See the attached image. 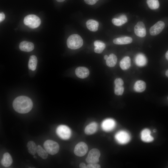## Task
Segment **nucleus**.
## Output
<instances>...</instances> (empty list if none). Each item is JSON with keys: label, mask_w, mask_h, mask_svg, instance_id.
I'll use <instances>...</instances> for the list:
<instances>
[{"label": "nucleus", "mask_w": 168, "mask_h": 168, "mask_svg": "<svg viewBox=\"0 0 168 168\" xmlns=\"http://www.w3.org/2000/svg\"><path fill=\"white\" fill-rule=\"evenodd\" d=\"M13 106L17 112L21 114H25L31 110L33 107V103L29 97L21 96L15 99L13 102Z\"/></svg>", "instance_id": "f257e3e1"}, {"label": "nucleus", "mask_w": 168, "mask_h": 168, "mask_svg": "<svg viewBox=\"0 0 168 168\" xmlns=\"http://www.w3.org/2000/svg\"><path fill=\"white\" fill-rule=\"evenodd\" d=\"M68 48L72 49H78L81 47L83 44V40L81 37L76 34L70 35L67 41Z\"/></svg>", "instance_id": "f03ea898"}, {"label": "nucleus", "mask_w": 168, "mask_h": 168, "mask_svg": "<svg viewBox=\"0 0 168 168\" xmlns=\"http://www.w3.org/2000/svg\"><path fill=\"white\" fill-rule=\"evenodd\" d=\"M24 24L32 29L38 27L41 24L40 18L34 14H30L26 16L24 19Z\"/></svg>", "instance_id": "7ed1b4c3"}, {"label": "nucleus", "mask_w": 168, "mask_h": 168, "mask_svg": "<svg viewBox=\"0 0 168 168\" xmlns=\"http://www.w3.org/2000/svg\"><path fill=\"white\" fill-rule=\"evenodd\" d=\"M44 146L48 153L51 155H54L57 153L59 149L58 143L50 140L46 141L44 143Z\"/></svg>", "instance_id": "20e7f679"}, {"label": "nucleus", "mask_w": 168, "mask_h": 168, "mask_svg": "<svg viewBox=\"0 0 168 168\" xmlns=\"http://www.w3.org/2000/svg\"><path fill=\"white\" fill-rule=\"evenodd\" d=\"M56 133L58 136L61 139L67 140L71 136V132L70 128L65 125H61L57 128Z\"/></svg>", "instance_id": "39448f33"}, {"label": "nucleus", "mask_w": 168, "mask_h": 168, "mask_svg": "<svg viewBox=\"0 0 168 168\" xmlns=\"http://www.w3.org/2000/svg\"><path fill=\"white\" fill-rule=\"evenodd\" d=\"M115 138L118 143L124 144L129 141L131 136L127 132L124 130H120L116 133L115 135Z\"/></svg>", "instance_id": "423d86ee"}, {"label": "nucleus", "mask_w": 168, "mask_h": 168, "mask_svg": "<svg viewBox=\"0 0 168 168\" xmlns=\"http://www.w3.org/2000/svg\"><path fill=\"white\" fill-rule=\"evenodd\" d=\"M100 155V151L98 149H92L89 151L86 161L88 164L97 163L99 161Z\"/></svg>", "instance_id": "0eeeda50"}, {"label": "nucleus", "mask_w": 168, "mask_h": 168, "mask_svg": "<svg viewBox=\"0 0 168 168\" xmlns=\"http://www.w3.org/2000/svg\"><path fill=\"white\" fill-rule=\"evenodd\" d=\"M88 146L84 142H81L78 143L75 146L74 152L75 154L78 156H82L87 153Z\"/></svg>", "instance_id": "6e6552de"}, {"label": "nucleus", "mask_w": 168, "mask_h": 168, "mask_svg": "<svg viewBox=\"0 0 168 168\" xmlns=\"http://www.w3.org/2000/svg\"><path fill=\"white\" fill-rule=\"evenodd\" d=\"M165 26V23L163 21H158L150 28L149 32L150 35L152 36L158 35L162 30Z\"/></svg>", "instance_id": "1a4fd4ad"}, {"label": "nucleus", "mask_w": 168, "mask_h": 168, "mask_svg": "<svg viewBox=\"0 0 168 168\" xmlns=\"http://www.w3.org/2000/svg\"><path fill=\"white\" fill-rule=\"evenodd\" d=\"M135 34L137 36L142 38L146 35V31L145 25L142 21L138 22L134 27Z\"/></svg>", "instance_id": "9d476101"}, {"label": "nucleus", "mask_w": 168, "mask_h": 168, "mask_svg": "<svg viewBox=\"0 0 168 168\" xmlns=\"http://www.w3.org/2000/svg\"><path fill=\"white\" fill-rule=\"evenodd\" d=\"M101 127L105 131L109 132L113 130L116 126L115 121L112 119L104 120L101 124Z\"/></svg>", "instance_id": "9b49d317"}, {"label": "nucleus", "mask_w": 168, "mask_h": 168, "mask_svg": "<svg viewBox=\"0 0 168 168\" xmlns=\"http://www.w3.org/2000/svg\"><path fill=\"white\" fill-rule=\"evenodd\" d=\"M75 72L77 76L82 79L87 77L89 74L88 69L85 67H78L76 69Z\"/></svg>", "instance_id": "f8f14e48"}, {"label": "nucleus", "mask_w": 168, "mask_h": 168, "mask_svg": "<svg viewBox=\"0 0 168 168\" xmlns=\"http://www.w3.org/2000/svg\"><path fill=\"white\" fill-rule=\"evenodd\" d=\"M20 49L22 51L29 52L34 49V44L31 42L24 41L20 43L19 45Z\"/></svg>", "instance_id": "ddd939ff"}, {"label": "nucleus", "mask_w": 168, "mask_h": 168, "mask_svg": "<svg viewBox=\"0 0 168 168\" xmlns=\"http://www.w3.org/2000/svg\"><path fill=\"white\" fill-rule=\"evenodd\" d=\"M151 132L148 129L146 128L143 130L141 133L142 140L145 142H150L153 141L154 138L151 135Z\"/></svg>", "instance_id": "4468645a"}, {"label": "nucleus", "mask_w": 168, "mask_h": 168, "mask_svg": "<svg viewBox=\"0 0 168 168\" xmlns=\"http://www.w3.org/2000/svg\"><path fill=\"white\" fill-rule=\"evenodd\" d=\"M131 37L128 36H124L115 38L113 40L114 44H130L132 42Z\"/></svg>", "instance_id": "2eb2a0df"}, {"label": "nucleus", "mask_w": 168, "mask_h": 168, "mask_svg": "<svg viewBox=\"0 0 168 168\" xmlns=\"http://www.w3.org/2000/svg\"><path fill=\"white\" fill-rule=\"evenodd\" d=\"M135 61L138 66L142 67L147 63V59L145 56L142 54L139 53L135 57Z\"/></svg>", "instance_id": "dca6fc26"}, {"label": "nucleus", "mask_w": 168, "mask_h": 168, "mask_svg": "<svg viewBox=\"0 0 168 168\" xmlns=\"http://www.w3.org/2000/svg\"><path fill=\"white\" fill-rule=\"evenodd\" d=\"M98 128V125L96 123L92 122L86 126L84 132L87 135L92 134L95 133Z\"/></svg>", "instance_id": "f3484780"}, {"label": "nucleus", "mask_w": 168, "mask_h": 168, "mask_svg": "<svg viewBox=\"0 0 168 168\" xmlns=\"http://www.w3.org/2000/svg\"><path fill=\"white\" fill-rule=\"evenodd\" d=\"M12 162V159L10 155L8 152L4 154L1 161L2 165L5 167H8L11 165Z\"/></svg>", "instance_id": "a211bd4d"}, {"label": "nucleus", "mask_w": 168, "mask_h": 168, "mask_svg": "<svg viewBox=\"0 0 168 168\" xmlns=\"http://www.w3.org/2000/svg\"><path fill=\"white\" fill-rule=\"evenodd\" d=\"M87 27L92 31H96L98 29L99 25L98 22L93 19L88 20L86 23Z\"/></svg>", "instance_id": "6ab92c4d"}, {"label": "nucleus", "mask_w": 168, "mask_h": 168, "mask_svg": "<svg viewBox=\"0 0 168 168\" xmlns=\"http://www.w3.org/2000/svg\"><path fill=\"white\" fill-rule=\"evenodd\" d=\"M131 65V59L128 56L124 57L120 61V66L121 68L123 70H126L128 69Z\"/></svg>", "instance_id": "aec40b11"}, {"label": "nucleus", "mask_w": 168, "mask_h": 168, "mask_svg": "<svg viewBox=\"0 0 168 168\" xmlns=\"http://www.w3.org/2000/svg\"><path fill=\"white\" fill-rule=\"evenodd\" d=\"M146 88L145 82L142 80L137 81L134 86V89L135 91L141 92L144 91Z\"/></svg>", "instance_id": "412c9836"}, {"label": "nucleus", "mask_w": 168, "mask_h": 168, "mask_svg": "<svg viewBox=\"0 0 168 168\" xmlns=\"http://www.w3.org/2000/svg\"><path fill=\"white\" fill-rule=\"evenodd\" d=\"M95 46L94 51L98 54L101 53L105 48V44L100 40H96L94 43Z\"/></svg>", "instance_id": "4be33fe9"}, {"label": "nucleus", "mask_w": 168, "mask_h": 168, "mask_svg": "<svg viewBox=\"0 0 168 168\" xmlns=\"http://www.w3.org/2000/svg\"><path fill=\"white\" fill-rule=\"evenodd\" d=\"M117 58L116 56L113 54H110L106 60L107 65L110 67H114L116 64Z\"/></svg>", "instance_id": "5701e85b"}, {"label": "nucleus", "mask_w": 168, "mask_h": 168, "mask_svg": "<svg viewBox=\"0 0 168 168\" xmlns=\"http://www.w3.org/2000/svg\"><path fill=\"white\" fill-rule=\"evenodd\" d=\"M37 63V59L36 56L33 55L31 56L28 62V68L32 71H34L36 69Z\"/></svg>", "instance_id": "b1692460"}, {"label": "nucleus", "mask_w": 168, "mask_h": 168, "mask_svg": "<svg viewBox=\"0 0 168 168\" xmlns=\"http://www.w3.org/2000/svg\"><path fill=\"white\" fill-rule=\"evenodd\" d=\"M29 152L32 155H35L37 151V146L33 141H29L27 145Z\"/></svg>", "instance_id": "393cba45"}, {"label": "nucleus", "mask_w": 168, "mask_h": 168, "mask_svg": "<svg viewBox=\"0 0 168 168\" xmlns=\"http://www.w3.org/2000/svg\"><path fill=\"white\" fill-rule=\"evenodd\" d=\"M37 152L38 155L44 159L47 158L48 156V153L40 145L37 146Z\"/></svg>", "instance_id": "a878e982"}, {"label": "nucleus", "mask_w": 168, "mask_h": 168, "mask_svg": "<svg viewBox=\"0 0 168 168\" xmlns=\"http://www.w3.org/2000/svg\"><path fill=\"white\" fill-rule=\"evenodd\" d=\"M147 2L148 7L152 9H156L159 7L158 0H147Z\"/></svg>", "instance_id": "bb28decb"}, {"label": "nucleus", "mask_w": 168, "mask_h": 168, "mask_svg": "<svg viewBox=\"0 0 168 168\" xmlns=\"http://www.w3.org/2000/svg\"><path fill=\"white\" fill-rule=\"evenodd\" d=\"M124 88L123 86H115L114 89V92L117 95H122L124 92Z\"/></svg>", "instance_id": "cd10ccee"}, {"label": "nucleus", "mask_w": 168, "mask_h": 168, "mask_svg": "<svg viewBox=\"0 0 168 168\" xmlns=\"http://www.w3.org/2000/svg\"><path fill=\"white\" fill-rule=\"evenodd\" d=\"M112 22L113 24L117 26H121L124 24L121 20L118 18L113 19Z\"/></svg>", "instance_id": "c85d7f7f"}, {"label": "nucleus", "mask_w": 168, "mask_h": 168, "mask_svg": "<svg viewBox=\"0 0 168 168\" xmlns=\"http://www.w3.org/2000/svg\"><path fill=\"white\" fill-rule=\"evenodd\" d=\"M115 86H123L124 84V82L123 80L120 78H116L114 82Z\"/></svg>", "instance_id": "c756f323"}, {"label": "nucleus", "mask_w": 168, "mask_h": 168, "mask_svg": "<svg viewBox=\"0 0 168 168\" xmlns=\"http://www.w3.org/2000/svg\"><path fill=\"white\" fill-rule=\"evenodd\" d=\"M86 168H100V166L97 163L88 164L86 166Z\"/></svg>", "instance_id": "7c9ffc66"}, {"label": "nucleus", "mask_w": 168, "mask_h": 168, "mask_svg": "<svg viewBox=\"0 0 168 168\" xmlns=\"http://www.w3.org/2000/svg\"><path fill=\"white\" fill-rule=\"evenodd\" d=\"M118 18L121 20L124 24L126 23L128 21L127 18L125 15H120L119 17Z\"/></svg>", "instance_id": "2f4dec72"}, {"label": "nucleus", "mask_w": 168, "mask_h": 168, "mask_svg": "<svg viewBox=\"0 0 168 168\" xmlns=\"http://www.w3.org/2000/svg\"><path fill=\"white\" fill-rule=\"evenodd\" d=\"M99 0H84L85 3L90 5L95 4Z\"/></svg>", "instance_id": "473e14b6"}, {"label": "nucleus", "mask_w": 168, "mask_h": 168, "mask_svg": "<svg viewBox=\"0 0 168 168\" xmlns=\"http://www.w3.org/2000/svg\"><path fill=\"white\" fill-rule=\"evenodd\" d=\"M5 15L4 13L1 12L0 13V22L3 21L5 18Z\"/></svg>", "instance_id": "72a5a7b5"}, {"label": "nucleus", "mask_w": 168, "mask_h": 168, "mask_svg": "<svg viewBox=\"0 0 168 168\" xmlns=\"http://www.w3.org/2000/svg\"><path fill=\"white\" fill-rule=\"evenodd\" d=\"M79 167L80 168H86V166L85 163L82 162L80 163L79 166Z\"/></svg>", "instance_id": "f704fd0d"}, {"label": "nucleus", "mask_w": 168, "mask_h": 168, "mask_svg": "<svg viewBox=\"0 0 168 168\" xmlns=\"http://www.w3.org/2000/svg\"><path fill=\"white\" fill-rule=\"evenodd\" d=\"M165 57L166 59L168 60V50L166 53Z\"/></svg>", "instance_id": "c9c22d12"}, {"label": "nucleus", "mask_w": 168, "mask_h": 168, "mask_svg": "<svg viewBox=\"0 0 168 168\" xmlns=\"http://www.w3.org/2000/svg\"><path fill=\"white\" fill-rule=\"evenodd\" d=\"M108 57V56L107 55H105L104 56V58L105 60H106L107 59Z\"/></svg>", "instance_id": "e433bc0d"}, {"label": "nucleus", "mask_w": 168, "mask_h": 168, "mask_svg": "<svg viewBox=\"0 0 168 168\" xmlns=\"http://www.w3.org/2000/svg\"><path fill=\"white\" fill-rule=\"evenodd\" d=\"M56 0L58 2H62L64 1L65 0Z\"/></svg>", "instance_id": "4c0bfd02"}, {"label": "nucleus", "mask_w": 168, "mask_h": 168, "mask_svg": "<svg viewBox=\"0 0 168 168\" xmlns=\"http://www.w3.org/2000/svg\"><path fill=\"white\" fill-rule=\"evenodd\" d=\"M166 76L168 77V70H167L166 72Z\"/></svg>", "instance_id": "58836bf2"}, {"label": "nucleus", "mask_w": 168, "mask_h": 168, "mask_svg": "<svg viewBox=\"0 0 168 168\" xmlns=\"http://www.w3.org/2000/svg\"><path fill=\"white\" fill-rule=\"evenodd\" d=\"M34 158H35V159H36V156H35V155H34Z\"/></svg>", "instance_id": "ea45409f"}, {"label": "nucleus", "mask_w": 168, "mask_h": 168, "mask_svg": "<svg viewBox=\"0 0 168 168\" xmlns=\"http://www.w3.org/2000/svg\"><path fill=\"white\" fill-rule=\"evenodd\" d=\"M153 131L154 132H156V129H154V130H153Z\"/></svg>", "instance_id": "a19ab883"}, {"label": "nucleus", "mask_w": 168, "mask_h": 168, "mask_svg": "<svg viewBox=\"0 0 168 168\" xmlns=\"http://www.w3.org/2000/svg\"></svg>", "instance_id": "79ce46f5"}]
</instances>
